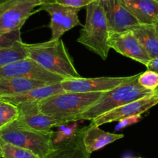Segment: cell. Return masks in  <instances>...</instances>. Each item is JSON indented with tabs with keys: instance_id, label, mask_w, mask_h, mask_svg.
Returning a JSON list of instances; mask_svg holds the SVG:
<instances>
[{
	"instance_id": "obj_1",
	"label": "cell",
	"mask_w": 158,
	"mask_h": 158,
	"mask_svg": "<svg viewBox=\"0 0 158 158\" xmlns=\"http://www.w3.org/2000/svg\"><path fill=\"white\" fill-rule=\"evenodd\" d=\"M25 45L29 58L46 71L64 79L81 77L61 39Z\"/></svg>"
},
{
	"instance_id": "obj_2",
	"label": "cell",
	"mask_w": 158,
	"mask_h": 158,
	"mask_svg": "<svg viewBox=\"0 0 158 158\" xmlns=\"http://www.w3.org/2000/svg\"><path fill=\"white\" fill-rule=\"evenodd\" d=\"M104 92H63L38 102L43 113L62 121L65 124L75 122L80 114L98 102Z\"/></svg>"
},
{
	"instance_id": "obj_3",
	"label": "cell",
	"mask_w": 158,
	"mask_h": 158,
	"mask_svg": "<svg viewBox=\"0 0 158 158\" xmlns=\"http://www.w3.org/2000/svg\"><path fill=\"white\" fill-rule=\"evenodd\" d=\"M109 32L102 2L96 0L86 6L85 23L77 42L106 60L109 55Z\"/></svg>"
},
{
	"instance_id": "obj_4",
	"label": "cell",
	"mask_w": 158,
	"mask_h": 158,
	"mask_svg": "<svg viewBox=\"0 0 158 158\" xmlns=\"http://www.w3.org/2000/svg\"><path fill=\"white\" fill-rule=\"evenodd\" d=\"M139 74L133 76V78L118 87L104 92L102 98L93 106L78 115L77 121L90 120L96 117L115 109L116 108L137 100L143 97L153 95V91L148 90L141 86L138 82Z\"/></svg>"
},
{
	"instance_id": "obj_5",
	"label": "cell",
	"mask_w": 158,
	"mask_h": 158,
	"mask_svg": "<svg viewBox=\"0 0 158 158\" xmlns=\"http://www.w3.org/2000/svg\"><path fill=\"white\" fill-rule=\"evenodd\" d=\"M54 132L45 133L19 127L16 123L0 129V140L31 150L40 158H45L54 148Z\"/></svg>"
},
{
	"instance_id": "obj_6",
	"label": "cell",
	"mask_w": 158,
	"mask_h": 158,
	"mask_svg": "<svg viewBox=\"0 0 158 158\" xmlns=\"http://www.w3.org/2000/svg\"><path fill=\"white\" fill-rule=\"evenodd\" d=\"M42 5L40 0H7L0 4V32L21 30L33 10Z\"/></svg>"
},
{
	"instance_id": "obj_7",
	"label": "cell",
	"mask_w": 158,
	"mask_h": 158,
	"mask_svg": "<svg viewBox=\"0 0 158 158\" xmlns=\"http://www.w3.org/2000/svg\"><path fill=\"white\" fill-rule=\"evenodd\" d=\"M13 77L37 80L50 84L60 83L64 80L63 77L52 74L44 69L41 66H40L37 63L29 57L6 66L0 67V80Z\"/></svg>"
},
{
	"instance_id": "obj_8",
	"label": "cell",
	"mask_w": 158,
	"mask_h": 158,
	"mask_svg": "<svg viewBox=\"0 0 158 158\" xmlns=\"http://www.w3.org/2000/svg\"><path fill=\"white\" fill-rule=\"evenodd\" d=\"M39 10H44L51 16L50 28L51 30V39H60L66 32L71 29L81 25L78 18L80 9L61 5L57 2H50L40 6Z\"/></svg>"
},
{
	"instance_id": "obj_9",
	"label": "cell",
	"mask_w": 158,
	"mask_h": 158,
	"mask_svg": "<svg viewBox=\"0 0 158 158\" xmlns=\"http://www.w3.org/2000/svg\"><path fill=\"white\" fill-rule=\"evenodd\" d=\"M133 76L100 77L93 78L80 77L77 78L64 79L60 82V85L64 91L66 92H107L131 80Z\"/></svg>"
},
{
	"instance_id": "obj_10",
	"label": "cell",
	"mask_w": 158,
	"mask_h": 158,
	"mask_svg": "<svg viewBox=\"0 0 158 158\" xmlns=\"http://www.w3.org/2000/svg\"><path fill=\"white\" fill-rule=\"evenodd\" d=\"M16 106L19 109V117L15 123L19 127L48 133L53 132V127L65 125L62 121L40 112L38 102L20 103Z\"/></svg>"
},
{
	"instance_id": "obj_11",
	"label": "cell",
	"mask_w": 158,
	"mask_h": 158,
	"mask_svg": "<svg viewBox=\"0 0 158 158\" xmlns=\"http://www.w3.org/2000/svg\"><path fill=\"white\" fill-rule=\"evenodd\" d=\"M158 104V96L154 95H147L137 100L129 102L115 109L106 112L91 121L90 125L100 127L109 123L118 121L122 118L133 115H141L150 108Z\"/></svg>"
},
{
	"instance_id": "obj_12",
	"label": "cell",
	"mask_w": 158,
	"mask_h": 158,
	"mask_svg": "<svg viewBox=\"0 0 158 158\" xmlns=\"http://www.w3.org/2000/svg\"><path fill=\"white\" fill-rule=\"evenodd\" d=\"M109 47L118 54L129 57L146 66L150 57L143 47L130 30L110 33Z\"/></svg>"
},
{
	"instance_id": "obj_13",
	"label": "cell",
	"mask_w": 158,
	"mask_h": 158,
	"mask_svg": "<svg viewBox=\"0 0 158 158\" xmlns=\"http://www.w3.org/2000/svg\"><path fill=\"white\" fill-rule=\"evenodd\" d=\"M110 33L131 30L139 25L136 18L122 5L119 0L102 2Z\"/></svg>"
},
{
	"instance_id": "obj_14",
	"label": "cell",
	"mask_w": 158,
	"mask_h": 158,
	"mask_svg": "<svg viewBox=\"0 0 158 158\" xmlns=\"http://www.w3.org/2000/svg\"><path fill=\"white\" fill-rule=\"evenodd\" d=\"M119 1L141 25H155L158 22V2L155 0Z\"/></svg>"
},
{
	"instance_id": "obj_15",
	"label": "cell",
	"mask_w": 158,
	"mask_h": 158,
	"mask_svg": "<svg viewBox=\"0 0 158 158\" xmlns=\"http://www.w3.org/2000/svg\"><path fill=\"white\" fill-rule=\"evenodd\" d=\"M83 128L78 130L72 138L54 145L52 151L45 158H90L83 143Z\"/></svg>"
},
{
	"instance_id": "obj_16",
	"label": "cell",
	"mask_w": 158,
	"mask_h": 158,
	"mask_svg": "<svg viewBox=\"0 0 158 158\" xmlns=\"http://www.w3.org/2000/svg\"><path fill=\"white\" fill-rule=\"evenodd\" d=\"M123 137V134L106 132L97 126L89 125L83 128V143L90 154Z\"/></svg>"
},
{
	"instance_id": "obj_17",
	"label": "cell",
	"mask_w": 158,
	"mask_h": 158,
	"mask_svg": "<svg viewBox=\"0 0 158 158\" xmlns=\"http://www.w3.org/2000/svg\"><path fill=\"white\" fill-rule=\"evenodd\" d=\"M52 85L37 80L13 77L0 80V100L19 95L36 88Z\"/></svg>"
},
{
	"instance_id": "obj_18",
	"label": "cell",
	"mask_w": 158,
	"mask_h": 158,
	"mask_svg": "<svg viewBox=\"0 0 158 158\" xmlns=\"http://www.w3.org/2000/svg\"><path fill=\"white\" fill-rule=\"evenodd\" d=\"M63 92H65L62 89L60 83H57V84L48 85L43 87L36 88L19 95L5 98L3 100L13 103L15 106H17L20 103L40 102L45 98Z\"/></svg>"
},
{
	"instance_id": "obj_19",
	"label": "cell",
	"mask_w": 158,
	"mask_h": 158,
	"mask_svg": "<svg viewBox=\"0 0 158 158\" xmlns=\"http://www.w3.org/2000/svg\"><path fill=\"white\" fill-rule=\"evenodd\" d=\"M150 59L158 57V33L155 25H139L132 29Z\"/></svg>"
},
{
	"instance_id": "obj_20",
	"label": "cell",
	"mask_w": 158,
	"mask_h": 158,
	"mask_svg": "<svg viewBox=\"0 0 158 158\" xmlns=\"http://www.w3.org/2000/svg\"><path fill=\"white\" fill-rule=\"evenodd\" d=\"M28 58L25 43L18 42L7 48H0V67Z\"/></svg>"
},
{
	"instance_id": "obj_21",
	"label": "cell",
	"mask_w": 158,
	"mask_h": 158,
	"mask_svg": "<svg viewBox=\"0 0 158 158\" xmlns=\"http://www.w3.org/2000/svg\"><path fill=\"white\" fill-rule=\"evenodd\" d=\"M19 117V109L11 102L0 100V129L13 123Z\"/></svg>"
},
{
	"instance_id": "obj_22",
	"label": "cell",
	"mask_w": 158,
	"mask_h": 158,
	"mask_svg": "<svg viewBox=\"0 0 158 158\" xmlns=\"http://www.w3.org/2000/svg\"><path fill=\"white\" fill-rule=\"evenodd\" d=\"M0 146L2 158H40L31 150L4 143L1 140Z\"/></svg>"
},
{
	"instance_id": "obj_23",
	"label": "cell",
	"mask_w": 158,
	"mask_h": 158,
	"mask_svg": "<svg viewBox=\"0 0 158 158\" xmlns=\"http://www.w3.org/2000/svg\"><path fill=\"white\" fill-rule=\"evenodd\" d=\"M77 121L72 122L70 124H65V125L59 126L57 127V131L54 133L53 135L52 141L54 145L60 143L62 142L70 139L75 135L77 133V127H78V123Z\"/></svg>"
},
{
	"instance_id": "obj_24",
	"label": "cell",
	"mask_w": 158,
	"mask_h": 158,
	"mask_svg": "<svg viewBox=\"0 0 158 158\" xmlns=\"http://www.w3.org/2000/svg\"><path fill=\"white\" fill-rule=\"evenodd\" d=\"M138 82L146 89L153 92L158 87V74L147 70L145 72L140 73L138 77Z\"/></svg>"
},
{
	"instance_id": "obj_25",
	"label": "cell",
	"mask_w": 158,
	"mask_h": 158,
	"mask_svg": "<svg viewBox=\"0 0 158 158\" xmlns=\"http://www.w3.org/2000/svg\"><path fill=\"white\" fill-rule=\"evenodd\" d=\"M22 41L20 30L12 32H0V48H7Z\"/></svg>"
},
{
	"instance_id": "obj_26",
	"label": "cell",
	"mask_w": 158,
	"mask_h": 158,
	"mask_svg": "<svg viewBox=\"0 0 158 158\" xmlns=\"http://www.w3.org/2000/svg\"><path fill=\"white\" fill-rule=\"evenodd\" d=\"M95 1L96 0H54V2L57 3L77 9L86 7L88 5Z\"/></svg>"
},
{
	"instance_id": "obj_27",
	"label": "cell",
	"mask_w": 158,
	"mask_h": 158,
	"mask_svg": "<svg viewBox=\"0 0 158 158\" xmlns=\"http://www.w3.org/2000/svg\"><path fill=\"white\" fill-rule=\"evenodd\" d=\"M141 119V115H133V116L127 117L118 121V124L115 126V130H119L121 129L126 128L127 127L133 125V124L137 123Z\"/></svg>"
},
{
	"instance_id": "obj_28",
	"label": "cell",
	"mask_w": 158,
	"mask_h": 158,
	"mask_svg": "<svg viewBox=\"0 0 158 158\" xmlns=\"http://www.w3.org/2000/svg\"><path fill=\"white\" fill-rule=\"evenodd\" d=\"M146 67H147V69L148 71H153V72L158 74V57L150 59V61L147 64Z\"/></svg>"
},
{
	"instance_id": "obj_29",
	"label": "cell",
	"mask_w": 158,
	"mask_h": 158,
	"mask_svg": "<svg viewBox=\"0 0 158 158\" xmlns=\"http://www.w3.org/2000/svg\"><path fill=\"white\" fill-rule=\"evenodd\" d=\"M40 2H41L42 5L43 4H46V3H50V2H54V0H40ZM41 5V6H42Z\"/></svg>"
},
{
	"instance_id": "obj_30",
	"label": "cell",
	"mask_w": 158,
	"mask_h": 158,
	"mask_svg": "<svg viewBox=\"0 0 158 158\" xmlns=\"http://www.w3.org/2000/svg\"><path fill=\"white\" fill-rule=\"evenodd\" d=\"M153 94H154V95H157V96H158V87L156 88V89H155L154 91H153Z\"/></svg>"
},
{
	"instance_id": "obj_31",
	"label": "cell",
	"mask_w": 158,
	"mask_h": 158,
	"mask_svg": "<svg viewBox=\"0 0 158 158\" xmlns=\"http://www.w3.org/2000/svg\"><path fill=\"white\" fill-rule=\"evenodd\" d=\"M155 27H156V32H157L158 33V22L156 23V24H155Z\"/></svg>"
},
{
	"instance_id": "obj_32",
	"label": "cell",
	"mask_w": 158,
	"mask_h": 158,
	"mask_svg": "<svg viewBox=\"0 0 158 158\" xmlns=\"http://www.w3.org/2000/svg\"><path fill=\"white\" fill-rule=\"evenodd\" d=\"M0 158H2V150H1V146H0Z\"/></svg>"
},
{
	"instance_id": "obj_33",
	"label": "cell",
	"mask_w": 158,
	"mask_h": 158,
	"mask_svg": "<svg viewBox=\"0 0 158 158\" xmlns=\"http://www.w3.org/2000/svg\"><path fill=\"white\" fill-rule=\"evenodd\" d=\"M6 1H7V0H0V4L2 3V2H6Z\"/></svg>"
},
{
	"instance_id": "obj_34",
	"label": "cell",
	"mask_w": 158,
	"mask_h": 158,
	"mask_svg": "<svg viewBox=\"0 0 158 158\" xmlns=\"http://www.w3.org/2000/svg\"><path fill=\"white\" fill-rule=\"evenodd\" d=\"M102 2H107V1H109V0H100Z\"/></svg>"
},
{
	"instance_id": "obj_35",
	"label": "cell",
	"mask_w": 158,
	"mask_h": 158,
	"mask_svg": "<svg viewBox=\"0 0 158 158\" xmlns=\"http://www.w3.org/2000/svg\"><path fill=\"white\" fill-rule=\"evenodd\" d=\"M155 1H156V2H158V0H155Z\"/></svg>"
},
{
	"instance_id": "obj_36",
	"label": "cell",
	"mask_w": 158,
	"mask_h": 158,
	"mask_svg": "<svg viewBox=\"0 0 158 158\" xmlns=\"http://www.w3.org/2000/svg\"><path fill=\"white\" fill-rule=\"evenodd\" d=\"M139 158H140V157H139Z\"/></svg>"
}]
</instances>
